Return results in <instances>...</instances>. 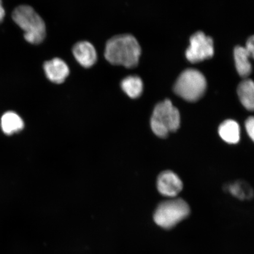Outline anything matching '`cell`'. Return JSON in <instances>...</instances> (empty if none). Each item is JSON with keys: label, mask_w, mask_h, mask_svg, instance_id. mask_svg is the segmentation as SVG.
<instances>
[{"label": "cell", "mask_w": 254, "mask_h": 254, "mask_svg": "<svg viewBox=\"0 0 254 254\" xmlns=\"http://www.w3.org/2000/svg\"><path fill=\"white\" fill-rule=\"evenodd\" d=\"M1 126L4 134L11 135L22 131L24 128V123L17 113L13 111H8L3 114L1 119Z\"/></svg>", "instance_id": "13"}, {"label": "cell", "mask_w": 254, "mask_h": 254, "mask_svg": "<svg viewBox=\"0 0 254 254\" xmlns=\"http://www.w3.org/2000/svg\"><path fill=\"white\" fill-rule=\"evenodd\" d=\"M237 94L244 108L254 111V82L250 79L241 81L237 88Z\"/></svg>", "instance_id": "12"}, {"label": "cell", "mask_w": 254, "mask_h": 254, "mask_svg": "<svg viewBox=\"0 0 254 254\" xmlns=\"http://www.w3.org/2000/svg\"><path fill=\"white\" fill-rule=\"evenodd\" d=\"M254 59V36L248 39L246 47H237L234 50V59L238 74L243 78L249 77L252 72L250 59Z\"/></svg>", "instance_id": "8"}, {"label": "cell", "mask_w": 254, "mask_h": 254, "mask_svg": "<svg viewBox=\"0 0 254 254\" xmlns=\"http://www.w3.org/2000/svg\"><path fill=\"white\" fill-rule=\"evenodd\" d=\"M12 20L24 31L28 43L39 44L46 36V26L43 18L29 5H22L16 8L12 14Z\"/></svg>", "instance_id": "2"}, {"label": "cell", "mask_w": 254, "mask_h": 254, "mask_svg": "<svg viewBox=\"0 0 254 254\" xmlns=\"http://www.w3.org/2000/svg\"><path fill=\"white\" fill-rule=\"evenodd\" d=\"M245 127L248 135L254 142V117H250L246 120Z\"/></svg>", "instance_id": "16"}, {"label": "cell", "mask_w": 254, "mask_h": 254, "mask_svg": "<svg viewBox=\"0 0 254 254\" xmlns=\"http://www.w3.org/2000/svg\"><path fill=\"white\" fill-rule=\"evenodd\" d=\"M72 54L77 62L84 68H90L97 61L94 46L86 41H79L72 48Z\"/></svg>", "instance_id": "10"}, {"label": "cell", "mask_w": 254, "mask_h": 254, "mask_svg": "<svg viewBox=\"0 0 254 254\" xmlns=\"http://www.w3.org/2000/svg\"><path fill=\"white\" fill-rule=\"evenodd\" d=\"M5 15V11L4 7L2 5L1 0H0V24L4 20Z\"/></svg>", "instance_id": "17"}, {"label": "cell", "mask_w": 254, "mask_h": 254, "mask_svg": "<svg viewBox=\"0 0 254 254\" xmlns=\"http://www.w3.org/2000/svg\"><path fill=\"white\" fill-rule=\"evenodd\" d=\"M157 187L162 195L173 198L182 192L183 183L179 176L172 171L162 172L157 178Z\"/></svg>", "instance_id": "7"}, {"label": "cell", "mask_w": 254, "mask_h": 254, "mask_svg": "<svg viewBox=\"0 0 254 254\" xmlns=\"http://www.w3.org/2000/svg\"><path fill=\"white\" fill-rule=\"evenodd\" d=\"M213 40L206 36L202 32L193 34L190 39V45L186 52L187 60L192 63H196L210 59L214 56Z\"/></svg>", "instance_id": "6"}, {"label": "cell", "mask_w": 254, "mask_h": 254, "mask_svg": "<svg viewBox=\"0 0 254 254\" xmlns=\"http://www.w3.org/2000/svg\"><path fill=\"white\" fill-rule=\"evenodd\" d=\"M218 134L222 140L228 144H236L240 140V127L236 121L225 120L219 126Z\"/></svg>", "instance_id": "11"}, {"label": "cell", "mask_w": 254, "mask_h": 254, "mask_svg": "<svg viewBox=\"0 0 254 254\" xmlns=\"http://www.w3.org/2000/svg\"><path fill=\"white\" fill-rule=\"evenodd\" d=\"M122 90L132 99H136L141 96L144 84L142 79L137 75L127 76L121 82Z\"/></svg>", "instance_id": "15"}, {"label": "cell", "mask_w": 254, "mask_h": 254, "mask_svg": "<svg viewBox=\"0 0 254 254\" xmlns=\"http://www.w3.org/2000/svg\"><path fill=\"white\" fill-rule=\"evenodd\" d=\"M44 72L48 79L55 84H62L69 74V68L61 59L55 58L44 63Z\"/></svg>", "instance_id": "9"}, {"label": "cell", "mask_w": 254, "mask_h": 254, "mask_svg": "<svg viewBox=\"0 0 254 254\" xmlns=\"http://www.w3.org/2000/svg\"><path fill=\"white\" fill-rule=\"evenodd\" d=\"M225 192L240 200L251 199L254 197V191L249 184L243 181H236L226 184L224 187Z\"/></svg>", "instance_id": "14"}, {"label": "cell", "mask_w": 254, "mask_h": 254, "mask_svg": "<svg viewBox=\"0 0 254 254\" xmlns=\"http://www.w3.org/2000/svg\"><path fill=\"white\" fill-rule=\"evenodd\" d=\"M141 55V46L131 34H121L111 38L105 48V58L108 62L128 68L137 66Z\"/></svg>", "instance_id": "1"}, {"label": "cell", "mask_w": 254, "mask_h": 254, "mask_svg": "<svg viewBox=\"0 0 254 254\" xmlns=\"http://www.w3.org/2000/svg\"><path fill=\"white\" fill-rule=\"evenodd\" d=\"M180 111L171 100H164L155 106L150 121L151 128L155 135L166 138L170 133L180 128Z\"/></svg>", "instance_id": "3"}, {"label": "cell", "mask_w": 254, "mask_h": 254, "mask_svg": "<svg viewBox=\"0 0 254 254\" xmlns=\"http://www.w3.org/2000/svg\"><path fill=\"white\" fill-rule=\"evenodd\" d=\"M190 212V206L185 200L173 198L159 204L153 218L159 227L170 230L188 217Z\"/></svg>", "instance_id": "4"}, {"label": "cell", "mask_w": 254, "mask_h": 254, "mask_svg": "<svg viewBox=\"0 0 254 254\" xmlns=\"http://www.w3.org/2000/svg\"><path fill=\"white\" fill-rule=\"evenodd\" d=\"M207 83L204 75L195 69H187L177 78L174 91L183 100L195 102L204 95Z\"/></svg>", "instance_id": "5"}]
</instances>
